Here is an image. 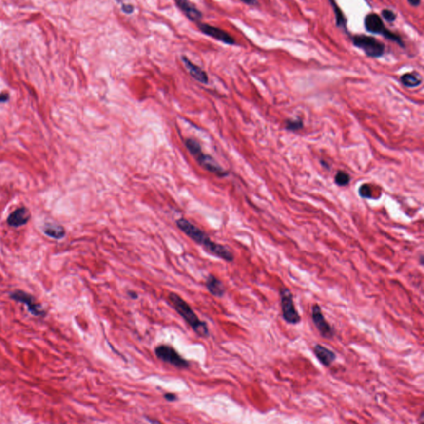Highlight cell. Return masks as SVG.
<instances>
[{
	"label": "cell",
	"instance_id": "1",
	"mask_svg": "<svg viewBox=\"0 0 424 424\" xmlns=\"http://www.w3.org/2000/svg\"><path fill=\"white\" fill-rule=\"evenodd\" d=\"M176 225L180 231L187 234L190 239L196 244L201 245L205 251L214 256L218 257L226 262L234 261V256L231 251L225 245H220L211 240L209 235L202 230L184 218H181L176 221Z\"/></svg>",
	"mask_w": 424,
	"mask_h": 424
},
{
	"label": "cell",
	"instance_id": "2",
	"mask_svg": "<svg viewBox=\"0 0 424 424\" xmlns=\"http://www.w3.org/2000/svg\"><path fill=\"white\" fill-rule=\"evenodd\" d=\"M168 299L171 302L176 312L190 326L197 336L203 338H207L210 336L209 328L207 322L199 319L197 315L183 298L175 292H170L168 295Z\"/></svg>",
	"mask_w": 424,
	"mask_h": 424
},
{
	"label": "cell",
	"instance_id": "3",
	"mask_svg": "<svg viewBox=\"0 0 424 424\" xmlns=\"http://www.w3.org/2000/svg\"><path fill=\"white\" fill-rule=\"evenodd\" d=\"M185 145L191 155L205 170L220 177H224L228 175V172L225 170L211 155L207 154L202 151L201 144L193 138H187L185 141Z\"/></svg>",
	"mask_w": 424,
	"mask_h": 424
},
{
	"label": "cell",
	"instance_id": "4",
	"mask_svg": "<svg viewBox=\"0 0 424 424\" xmlns=\"http://www.w3.org/2000/svg\"><path fill=\"white\" fill-rule=\"evenodd\" d=\"M364 23L367 32L374 34H381L389 41H394L402 47H405V43L403 42L401 38L391 31L387 29L384 24L383 20L378 14L374 13L367 14L365 18Z\"/></svg>",
	"mask_w": 424,
	"mask_h": 424
},
{
	"label": "cell",
	"instance_id": "5",
	"mask_svg": "<svg viewBox=\"0 0 424 424\" xmlns=\"http://www.w3.org/2000/svg\"><path fill=\"white\" fill-rule=\"evenodd\" d=\"M352 42L355 47L362 50L369 58H380L385 53V44L373 37L355 35L352 38Z\"/></svg>",
	"mask_w": 424,
	"mask_h": 424
},
{
	"label": "cell",
	"instance_id": "6",
	"mask_svg": "<svg viewBox=\"0 0 424 424\" xmlns=\"http://www.w3.org/2000/svg\"><path fill=\"white\" fill-rule=\"evenodd\" d=\"M154 352L159 360L176 368L188 369L190 366L189 361L183 358L173 347L169 345L162 344L157 346L155 348Z\"/></svg>",
	"mask_w": 424,
	"mask_h": 424
},
{
	"label": "cell",
	"instance_id": "7",
	"mask_svg": "<svg viewBox=\"0 0 424 424\" xmlns=\"http://www.w3.org/2000/svg\"><path fill=\"white\" fill-rule=\"evenodd\" d=\"M281 308L283 317L289 324H298L301 321L300 315L295 308L293 296L288 288H282L280 289Z\"/></svg>",
	"mask_w": 424,
	"mask_h": 424
},
{
	"label": "cell",
	"instance_id": "8",
	"mask_svg": "<svg viewBox=\"0 0 424 424\" xmlns=\"http://www.w3.org/2000/svg\"><path fill=\"white\" fill-rule=\"evenodd\" d=\"M9 297L18 303H23L28 307V310L31 314L35 317H43L46 315V311L42 308L41 304L37 303L32 295L28 292H25L22 290H16L9 293Z\"/></svg>",
	"mask_w": 424,
	"mask_h": 424
},
{
	"label": "cell",
	"instance_id": "9",
	"mask_svg": "<svg viewBox=\"0 0 424 424\" xmlns=\"http://www.w3.org/2000/svg\"><path fill=\"white\" fill-rule=\"evenodd\" d=\"M311 317L314 322L316 328L324 338H332L334 336V330L330 324L327 322L325 317L322 312V309L318 304H315L311 308Z\"/></svg>",
	"mask_w": 424,
	"mask_h": 424
},
{
	"label": "cell",
	"instance_id": "10",
	"mask_svg": "<svg viewBox=\"0 0 424 424\" xmlns=\"http://www.w3.org/2000/svg\"><path fill=\"white\" fill-rule=\"evenodd\" d=\"M198 28L201 30V33H204L205 35L211 37L212 39H215L217 41H221L225 44H235V40H234V38L231 36L227 32L224 31L223 29L213 27L212 25L207 24V23H200L198 25Z\"/></svg>",
	"mask_w": 424,
	"mask_h": 424
},
{
	"label": "cell",
	"instance_id": "11",
	"mask_svg": "<svg viewBox=\"0 0 424 424\" xmlns=\"http://www.w3.org/2000/svg\"><path fill=\"white\" fill-rule=\"evenodd\" d=\"M30 219L31 212L29 209L25 207H19L8 215L7 224L14 228H19L27 225Z\"/></svg>",
	"mask_w": 424,
	"mask_h": 424
},
{
	"label": "cell",
	"instance_id": "12",
	"mask_svg": "<svg viewBox=\"0 0 424 424\" xmlns=\"http://www.w3.org/2000/svg\"><path fill=\"white\" fill-rule=\"evenodd\" d=\"M181 58H182V62L184 63V66H186V68L188 69L189 74L191 75V77L193 79H195L201 84H205V85L208 84L209 77L204 70L201 69L200 66L193 64L186 56H182Z\"/></svg>",
	"mask_w": 424,
	"mask_h": 424
},
{
	"label": "cell",
	"instance_id": "13",
	"mask_svg": "<svg viewBox=\"0 0 424 424\" xmlns=\"http://www.w3.org/2000/svg\"><path fill=\"white\" fill-rule=\"evenodd\" d=\"M178 8L192 22H199L202 19V14L197 8L192 5L188 0H174Z\"/></svg>",
	"mask_w": 424,
	"mask_h": 424
},
{
	"label": "cell",
	"instance_id": "14",
	"mask_svg": "<svg viewBox=\"0 0 424 424\" xmlns=\"http://www.w3.org/2000/svg\"><path fill=\"white\" fill-rule=\"evenodd\" d=\"M313 351H314L315 355H316L317 360L324 366H330V365L333 363L335 360H336V354L332 350H329L327 347H323L322 345H316L314 349H313Z\"/></svg>",
	"mask_w": 424,
	"mask_h": 424
},
{
	"label": "cell",
	"instance_id": "15",
	"mask_svg": "<svg viewBox=\"0 0 424 424\" xmlns=\"http://www.w3.org/2000/svg\"><path fill=\"white\" fill-rule=\"evenodd\" d=\"M206 287L210 293L216 298H223L226 293V288L224 286L223 283L213 274H210L207 277Z\"/></svg>",
	"mask_w": 424,
	"mask_h": 424
},
{
	"label": "cell",
	"instance_id": "16",
	"mask_svg": "<svg viewBox=\"0 0 424 424\" xmlns=\"http://www.w3.org/2000/svg\"><path fill=\"white\" fill-rule=\"evenodd\" d=\"M42 231L47 236L54 240H61L66 234L63 226L56 222H46L42 226Z\"/></svg>",
	"mask_w": 424,
	"mask_h": 424
},
{
	"label": "cell",
	"instance_id": "17",
	"mask_svg": "<svg viewBox=\"0 0 424 424\" xmlns=\"http://www.w3.org/2000/svg\"><path fill=\"white\" fill-rule=\"evenodd\" d=\"M400 80H401L403 85L408 88H414V87L420 86L422 81H423L421 76L418 73H415V72L403 75Z\"/></svg>",
	"mask_w": 424,
	"mask_h": 424
},
{
	"label": "cell",
	"instance_id": "18",
	"mask_svg": "<svg viewBox=\"0 0 424 424\" xmlns=\"http://www.w3.org/2000/svg\"><path fill=\"white\" fill-rule=\"evenodd\" d=\"M329 1H330L331 6L333 7L334 13H335V16H336V26L338 28L347 29V20H346L344 14L342 13V9L339 8V6L336 4L335 0H329Z\"/></svg>",
	"mask_w": 424,
	"mask_h": 424
},
{
	"label": "cell",
	"instance_id": "19",
	"mask_svg": "<svg viewBox=\"0 0 424 424\" xmlns=\"http://www.w3.org/2000/svg\"><path fill=\"white\" fill-rule=\"evenodd\" d=\"M350 181V176L349 174L344 171H339L336 173L335 176V182L336 185L340 187H344L349 184Z\"/></svg>",
	"mask_w": 424,
	"mask_h": 424
},
{
	"label": "cell",
	"instance_id": "20",
	"mask_svg": "<svg viewBox=\"0 0 424 424\" xmlns=\"http://www.w3.org/2000/svg\"><path fill=\"white\" fill-rule=\"evenodd\" d=\"M287 130L298 131L303 128V122L301 118L297 119H287L285 121Z\"/></svg>",
	"mask_w": 424,
	"mask_h": 424
},
{
	"label": "cell",
	"instance_id": "21",
	"mask_svg": "<svg viewBox=\"0 0 424 424\" xmlns=\"http://www.w3.org/2000/svg\"><path fill=\"white\" fill-rule=\"evenodd\" d=\"M359 194L363 198H373L371 186L369 184L362 185L359 189Z\"/></svg>",
	"mask_w": 424,
	"mask_h": 424
},
{
	"label": "cell",
	"instance_id": "22",
	"mask_svg": "<svg viewBox=\"0 0 424 424\" xmlns=\"http://www.w3.org/2000/svg\"><path fill=\"white\" fill-rule=\"evenodd\" d=\"M381 14H382V16H383L384 19L388 22H393L395 21L396 19L397 15L394 14V12L390 10V9H384L381 12Z\"/></svg>",
	"mask_w": 424,
	"mask_h": 424
},
{
	"label": "cell",
	"instance_id": "23",
	"mask_svg": "<svg viewBox=\"0 0 424 424\" xmlns=\"http://www.w3.org/2000/svg\"><path fill=\"white\" fill-rule=\"evenodd\" d=\"M121 9L124 14H131L133 12L135 11V7L130 3H123Z\"/></svg>",
	"mask_w": 424,
	"mask_h": 424
},
{
	"label": "cell",
	"instance_id": "24",
	"mask_svg": "<svg viewBox=\"0 0 424 424\" xmlns=\"http://www.w3.org/2000/svg\"><path fill=\"white\" fill-rule=\"evenodd\" d=\"M163 398H164L167 401H169V402H173V401H176V400H177L176 394H173V393H166V394L163 395Z\"/></svg>",
	"mask_w": 424,
	"mask_h": 424
},
{
	"label": "cell",
	"instance_id": "25",
	"mask_svg": "<svg viewBox=\"0 0 424 424\" xmlns=\"http://www.w3.org/2000/svg\"><path fill=\"white\" fill-rule=\"evenodd\" d=\"M9 99H10V96L8 92L3 91V92L0 93V103H7Z\"/></svg>",
	"mask_w": 424,
	"mask_h": 424
},
{
	"label": "cell",
	"instance_id": "26",
	"mask_svg": "<svg viewBox=\"0 0 424 424\" xmlns=\"http://www.w3.org/2000/svg\"><path fill=\"white\" fill-rule=\"evenodd\" d=\"M127 294H128V296H129L131 299H134V300H135V299H138V293L135 292V291H128V292H127Z\"/></svg>",
	"mask_w": 424,
	"mask_h": 424
},
{
	"label": "cell",
	"instance_id": "27",
	"mask_svg": "<svg viewBox=\"0 0 424 424\" xmlns=\"http://www.w3.org/2000/svg\"><path fill=\"white\" fill-rule=\"evenodd\" d=\"M240 1H242L243 3H245V4H248V5H256L258 4V1L257 0H240Z\"/></svg>",
	"mask_w": 424,
	"mask_h": 424
},
{
	"label": "cell",
	"instance_id": "28",
	"mask_svg": "<svg viewBox=\"0 0 424 424\" xmlns=\"http://www.w3.org/2000/svg\"><path fill=\"white\" fill-rule=\"evenodd\" d=\"M408 3H410L411 5L413 7H418L421 3V0H408Z\"/></svg>",
	"mask_w": 424,
	"mask_h": 424
},
{
	"label": "cell",
	"instance_id": "29",
	"mask_svg": "<svg viewBox=\"0 0 424 424\" xmlns=\"http://www.w3.org/2000/svg\"><path fill=\"white\" fill-rule=\"evenodd\" d=\"M320 162H321V164H322V165L323 166V167H326V168H330V166L328 165V163H327V162H326V161H323V160H321V161H320Z\"/></svg>",
	"mask_w": 424,
	"mask_h": 424
}]
</instances>
